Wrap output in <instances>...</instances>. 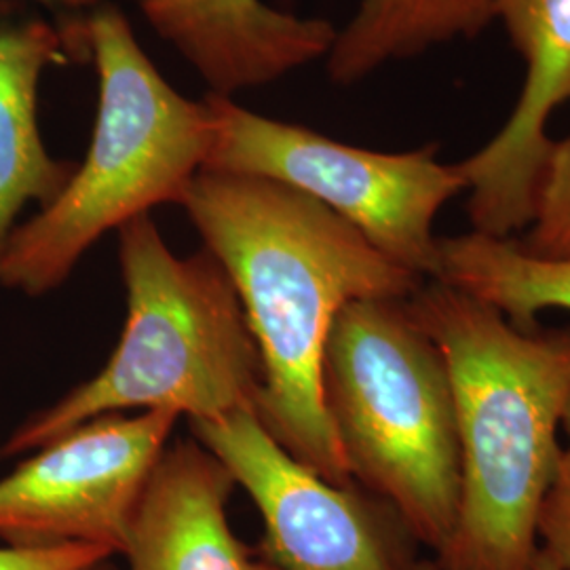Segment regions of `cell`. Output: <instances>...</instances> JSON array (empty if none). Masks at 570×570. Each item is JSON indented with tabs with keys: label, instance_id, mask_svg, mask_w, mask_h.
I'll return each instance as SVG.
<instances>
[{
	"label": "cell",
	"instance_id": "1",
	"mask_svg": "<svg viewBox=\"0 0 570 570\" xmlns=\"http://www.w3.org/2000/svg\"><path fill=\"white\" fill-rule=\"evenodd\" d=\"M180 205L225 266L258 346V421L320 478L353 487L324 406L327 334L346 305L407 301L425 279L326 205L268 178L202 169Z\"/></svg>",
	"mask_w": 570,
	"mask_h": 570
},
{
	"label": "cell",
	"instance_id": "2",
	"mask_svg": "<svg viewBox=\"0 0 570 570\" xmlns=\"http://www.w3.org/2000/svg\"><path fill=\"white\" fill-rule=\"evenodd\" d=\"M440 348L456 410L461 508L440 570H534L537 515L562 454L570 330H522L431 279L406 301Z\"/></svg>",
	"mask_w": 570,
	"mask_h": 570
},
{
	"label": "cell",
	"instance_id": "3",
	"mask_svg": "<svg viewBox=\"0 0 570 570\" xmlns=\"http://www.w3.org/2000/svg\"><path fill=\"white\" fill-rule=\"evenodd\" d=\"M70 53L89 56L100 79L94 136L56 202L20 223L0 261V285L26 296L60 287L106 233L180 205L205 169L214 121L207 102L178 94L146 56L115 4L56 20Z\"/></svg>",
	"mask_w": 570,
	"mask_h": 570
},
{
	"label": "cell",
	"instance_id": "4",
	"mask_svg": "<svg viewBox=\"0 0 570 570\" xmlns=\"http://www.w3.org/2000/svg\"><path fill=\"white\" fill-rule=\"evenodd\" d=\"M119 263L127 320L108 364L21 423L0 459L42 449L125 407L171 410L190 423L256 412L263 362L218 258L205 247L176 256L146 214L119 228Z\"/></svg>",
	"mask_w": 570,
	"mask_h": 570
},
{
	"label": "cell",
	"instance_id": "5",
	"mask_svg": "<svg viewBox=\"0 0 570 570\" xmlns=\"http://www.w3.org/2000/svg\"><path fill=\"white\" fill-rule=\"evenodd\" d=\"M322 391L353 480L440 553L461 508L449 367L406 301L346 305L327 334Z\"/></svg>",
	"mask_w": 570,
	"mask_h": 570
},
{
	"label": "cell",
	"instance_id": "6",
	"mask_svg": "<svg viewBox=\"0 0 570 570\" xmlns=\"http://www.w3.org/2000/svg\"><path fill=\"white\" fill-rule=\"evenodd\" d=\"M205 102L214 121L205 169L292 186L343 216L395 265L423 279L438 275L435 218L465 190V180L459 165L438 159L435 146L379 153L233 100L207 96Z\"/></svg>",
	"mask_w": 570,
	"mask_h": 570
},
{
	"label": "cell",
	"instance_id": "7",
	"mask_svg": "<svg viewBox=\"0 0 570 570\" xmlns=\"http://www.w3.org/2000/svg\"><path fill=\"white\" fill-rule=\"evenodd\" d=\"M190 429L256 503L265 522L263 553L277 569H421L416 541L391 505L355 484L341 489L320 478L256 412L193 421Z\"/></svg>",
	"mask_w": 570,
	"mask_h": 570
},
{
	"label": "cell",
	"instance_id": "8",
	"mask_svg": "<svg viewBox=\"0 0 570 570\" xmlns=\"http://www.w3.org/2000/svg\"><path fill=\"white\" fill-rule=\"evenodd\" d=\"M178 416L108 414L39 449L0 480V539L11 548L98 546L121 556Z\"/></svg>",
	"mask_w": 570,
	"mask_h": 570
},
{
	"label": "cell",
	"instance_id": "9",
	"mask_svg": "<svg viewBox=\"0 0 570 570\" xmlns=\"http://www.w3.org/2000/svg\"><path fill=\"white\" fill-rule=\"evenodd\" d=\"M524 85L505 125L459 165L475 233L510 239L529 228L534 193L550 153L548 125L570 100V0H494Z\"/></svg>",
	"mask_w": 570,
	"mask_h": 570
},
{
	"label": "cell",
	"instance_id": "10",
	"mask_svg": "<svg viewBox=\"0 0 570 570\" xmlns=\"http://www.w3.org/2000/svg\"><path fill=\"white\" fill-rule=\"evenodd\" d=\"M140 7L209 96L225 100L326 60L336 39L330 21L277 11L263 0H140Z\"/></svg>",
	"mask_w": 570,
	"mask_h": 570
},
{
	"label": "cell",
	"instance_id": "11",
	"mask_svg": "<svg viewBox=\"0 0 570 570\" xmlns=\"http://www.w3.org/2000/svg\"><path fill=\"white\" fill-rule=\"evenodd\" d=\"M235 487L199 442L165 449L121 551L129 570H279L230 529L226 505Z\"/></svg>",
	"mask_w": 570,
	"mask_h": 570
},
{
	"label": "cell",
	"instance_id": "12",
	"mask_svg": "<svg viewBox=\"0 0 570 570\" xmlns=\"http://www.w3.org/2000/svg\"><path fill=\"white\" fill-rule=\"evenodd\" d=\"M70 61L56 21L0 20V261L23 207H47L77 165L42 142L39 89L51 66Z\"/></svg>",
	"mask_w": 570,
	"mask_h": 570
},
{
	"label": "cell",
	"instance_id": "13",
	"mask_svg": "<svg viewBox=\"0 0 570 570\" xmlns=\"http://www.w3.org/2000/svg\"><path fill=\"white\" fill-rule=\"evenodd\" d=\"M494 23V0H360L327 53L336 85H355L391 61L473 39Z\"/></svg>",
	"mask_w": 570,
	"mask_h": 570
},
{
	"label": "cell",
	"instance_id": "14",
	"mask_svg": "<svg viewBox=\"0 0 570 570\" xmlns=\"http://www.w3.org/2000/svg\"><path fill=\"white\" fill-rule=\"evenodd\" d=\"M438 275L473 298L501 311L511 324L532 330L548 308L570 311V258H539L515 239L471 230L440 237Z\"/></svg>",
	"mask_w": 570,
	"mask_h": 570
},
{
	"label": "cell",
	"instance_id": "15",
	"mask_svg": "<svg viewBox=\"0 0 570 570\" xmlns=\"http://www.w3.org/2000/svg\"><path fill=\"white\" fill-rule=\"evenodd\" d=\"M518 244L539 258H570V136L551 142L537 183L529 233Z\"/></svg>",
	"mask_w": 570,
	"mask_h": 570
},
{
	"label": "cell",
	"instance_id": "16",
	"mask_svg": "<svg viewBox=\"0 0 570 570\" xmlns=\"http://www.w3.org/2000/svg\"><path fill=\"white\" fill-rule=\"evenodd\" d=\"M562 428L567 449H562L556 475L537 515L539 551L560 570H570V400L564 410Z\"/></svg>",
	"mask_w": 570,
	"mask_h": 570
},
{
	"label": "cell",
	"instance_id": "17",
	"mask_svg": "<svg viewBox=\"0 0 570 570\" xmlns=\"http://www.w3.org/2000/svg\"><path fill=\"white\" fill-rule=\"evenodd\" d=\"M115 556L98 546L60 548H0V570H81Z\"/></svg>",
	"mask_w": 570,
	"mask_h": 570
},
{
	"label": "cell",
	"instance_id": "18",
	"mask_svg": "<svg viewBox=\"0 0 570 570\" xmlns=\"http://www.w3.org/2000/svg\"><path fill=\"white\" fill-rule=\"evenodd\" d=\"M37 2H41L47 9L56 11V18H60V16L63 18V16H68V11H77L79 13V9L96 2V0H37Z\"/></svg>",
	"mask_w": 570,
	"mask_h": 570
},
{
	"label": "cell",
	"instance_id": "19",
	"mask_svg": "<svg viewBox=\"0 0 570 570\" xmlns=\"http://www.w3.org/2000/svg\"><path fill=\"white\" fill-rule=\"evenodd\" d=\"M419 570H440L435 567V562H421V569ZM534 570H560L550 558H546L541 551L537 553V560H534Z\"/></svg>",
	"mask_w": 570,
	"mask_h": 570
},
{
	"label": "cell",
	"instance_id": "20",
	"mask_svg": "<svg viewBox=\"0 0 570 570\" xmlns=\"http://www.w3.org/2000/svg\"><path fill=\"white\" fill-rule=\"evenodd\" d=\"M81 570H122L121 567H117L115 564V556H110V558H104V560H98V562H94V564H89V567H85Z\"/></svg>",
	"mask_w": 570,
	"mask_h": 570
}]
</instances>
